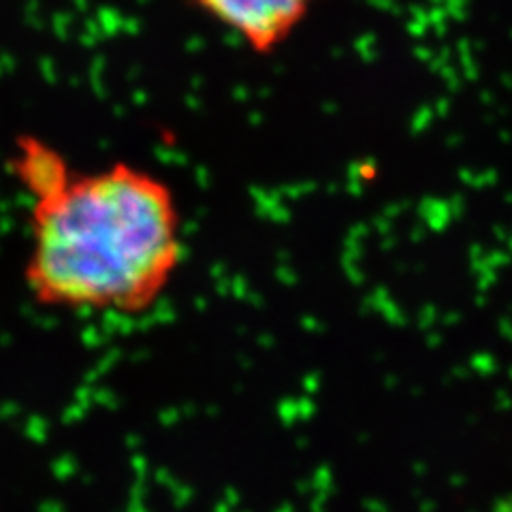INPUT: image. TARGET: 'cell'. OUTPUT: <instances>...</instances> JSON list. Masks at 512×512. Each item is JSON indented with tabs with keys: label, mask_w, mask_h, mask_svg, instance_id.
Instances as JSON below:
<instances>
[{
	"label": "cell",
	"mask_w": 512,
	"mask_h": 512,
	"mask_svg": "<svg viewBox=\"0 0 512 512\" xmlns=\"http://www.w3.org/2000/svg\"><path fill=\"white\" fill-rule=\"evenodd\" d=\"M231 30L254 54H271L291 39L316 0H188Z\"/></svg>",
	"instance_id": "cell-2"
},
{
	"label": "cell",
	"mask_w": 512,
	"mask_h": 512,
	"mask_svg": "<svg viewBox=\"0 0 512 512\" xmlns=\"http://www.w3.org/2000/svg\"><path fill=\"white\" fill-rule=\"evenodd\" d=\"M9 167L28 199L22 280L45 310L135 318L154 310L184 263V218L169 182L126 160L84 171L37 135Z\"/></svg>",
	"instance_id": "cell-1"
}]
</instances>
